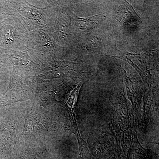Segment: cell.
<instances>
[{"label": "cell", "instance_id": "cell-2", "mask_svg": "<svg viewBox=\"0 0 159 159\" xmlns=\"http://www.w3.org/2000/svg\"><path fill=\"white\" fill-rule=\"evenodd\" d=\"M126 4L117 10L116 15L119 22L125 25L136 26L141 23V20L129 3Z\"/></svg>", "mask_w": 159, "mask_h": 159}, {"label": "cell", "instance_id": "cell-3", "mask_svg": "<svg viewBox=\"0 0 159 159\" xmlns=\"http://www.w3.org/2000/svg\"><path fill=\"white\" fill-rule=\"evenodd\" d=\"M104 15L98 14L93 16L85 18H78V26L83 31H90L95 29L104 20Z\"/></svg>", "mask_w": 159, "mask_h": 159}, {"label": "cell", "instance_id": "cell-1", "mask_svg": "<svg viewBox=\"0 0 159 159\" xmlns=\"http://www.w3.org/2000/svg\"><path fill=\"white\" fill-rule=\"evenodd\" d=\"M83 83V82L78 84L70 89L66 94L64 99L61 102V105L68 113L72 131L77 138L80 152V154L82 155L85 152L88 151V149L86 143L81 138L78 129L76 119V109L80 91Z\"/></svg>", "mask_w": 159, "mask_h": 159}]
</instances>
